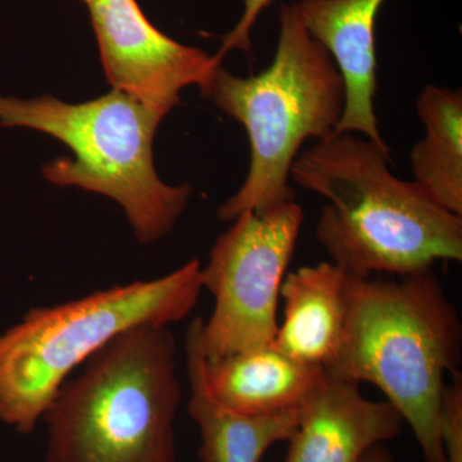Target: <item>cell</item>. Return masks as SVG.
Listing matches in <instances>:
<instances>
[{"label": "cell", "mask_w": 462, "mask_h": 462, "mask_svg": "<svg viewBox=\"0 0 462 462\" xmlns=\"http://www.w3.org/2000/svg\"><path fill=\"white\" fill-rule=\"evenodd\" d=\"M291 179L327 200L316 239L356 278L410 275L462 260V216L389 170V148L333 133L297 156Z\"/></svg>", "instance_id": "6da1fadb"}, {"label": "cell", "mask_w": 462, "mask_h": 462, "mask_svg": "<svg viewBox=\"0 0 462 462\" xmlns=\"http://www.w3.org/2000/svg\"><path fill=\"white\" fill-rule=\"evenodd\" d=\"M345 336L325 372L383 392L425 462H445L439 436L446 374L458 370L462 322L433 269L400 279L346 273Z\"/></svg>", "instance_id": "7a4b0ae2"}, {"label": "cell", "mask_w": 462, "mask_h": 462, "mask_svg": "<svg viewBox=\"0 0 462 462\" xmlns=\"http://www.w3.org/2000/svg\"><path fill=\"white\" fill-rule=\"evenodd\" d=\"M178 340L141 325L91 356L42 416L47 462H175Z\"/></svg>", "instance_id": "3957f363"}, {"label": "cell", "mask_w": 462, "mask_h": 462, "mask_svg": "<svg viewBox=\"0 0 462 462\" xmlns=\"http://www.w3.org/2000/svg\"><path fill=\"white\" fill-rule=\"evenodd\" d=\"M200 93L245 127L251 147L247 178L218 209L226 223L243 212L263 214L296 199L289 179L298 152L307 139L321 141L336 133L346 103L342 76L307 32L296 2L279 11L272 65L249 78L217 67Z\"/></svg>", "instance_id": "277c9868"}, {"label": "cell", "mask_w": 462, "mask_h": 462, "mask_svg": "<svg viewBox=\"0 0 462 462\" xmlns=\"http://www.w3.org/2000/svg\"><path fill=\"white\" fill-rule=\"evenodd\" d=\"M200 270L193 258L161 278L29 310L0 334V421L32 433L58 389L102 346L132 328L187 319L203 291Z\"/></svg>", "instance_id": "5b68a950"}, {"label": "cell", "mask_w": 462, "mask_h": 462, "mask_svg": "<svg viewBox=\"0 0 462 462\" xmlns=\"http://www.w3.org/2000/svg\"><path fill=\"white\" fill-rule=\"evenodd\" d=\"M163 120L141 102L112 89L89 102L69 105L50 96L21 100L0 97V126L29 127L71 149L42 169L60 187H79L123 207L142 245L167 236L187 208L193 190L161 180L153 142Z\"/></svg>", "instance_id": "8992f818"}, {"label": "cell", "mask_w": 462, "mask_h": 462, "mask_svg": "<svg viewBox=\"0 0 462 462\" xmlns=\"http://www.w3.org/2000/svg\"><path fill=\"white\" fill-rule=\"evenodd\" d=\"M305 214L296 200L263 214L245 211L216 240L202 288L215 298L203 325V352L218 360L272 345L281 288Z\"/></svg>", "instance_id": "52a82bcc"}, {"label": "cell", "mask_w": 462, "mask_h": 462, "mask_svg": "<svg viewBox=\"0 0 462 462\" xmlns=\"http://www.w3.org/2000/svg\"><path fill=\"white\" fill-rule=\"evenodd\" d=\"M89 8L108 83L162 117L182 89H200L223 62L160 32L136 0H94Z\"/></svg>", "instance_id": "ba28073f"}, {"label": "cell", "mask_w": 462, "mask_h": 462, "mask_svg": "<svg viewBox=\"0 0 462 462\" xmlns=\"http://www.w3.org/2000/svg\"><path fill=\"white\" fill-rule=\"evenodd\" d=\"M404 420L360 384L322 372L300 404V424L284 462H358L367 449L400 436Z\"/></svg>", "instance_id": "9c48e42d"}, {"label": "cell", "mask_w": 462, "mask_h": 462, "mask_svg": "<svg viewBox=\"0 0 462 462\" xmlns=\"http://www.w3.org/2000/svg\"><path fill=\"white\" fill-rule=\"evenodd\" d=\"M385 0H300L307 32L333 58L346 89V103L336 133H355L388 148L375 114L376 18Z\"/></svg>", "instance_id": "30bf717a"}, {"label": "cell", "mask_w": 462, "mask_h": 462, "mask_svg": "<svg viewBox=\"0 0 462 462\" xmlns=\"http://www.w3.org/2000/svg\"><path fill=\"white\" fill-rule=\"evenodd\" d=\"M202 318L185 334L184 351L190 397L188 413L199 427L200 462H261L270 447L289 442L300 424V406L270 415H247L230 409L209 391L205 378Z\"/></svg>", "instance_id": "8fae6325"}, {"label": "cell", "mask_w": 462, "mask_h": 462, "mask_svg": "<svg viewBox=\"0 0 462 462\" xmlns=\"http://www.w3.org/2000/svg\"><path fill=\"white\" fill-rule=\"evenodd\" d=\"M346 285V273L331 261L288 273L281 288L284 318L270 346L298 364L329 367L345 336Z\"/></svg>", "instance_id": "7c38bea8"}, {"label": "cell", "mask_w": 462, "mask_h": 462, "mask_svg": "<svg viewBox=\"0 0 462 462\" xmlns=\"http://www.w3.org/2000/svg\"><path fill=\"white\" fill-rule=\"evenodd\" d=\"M322 372L291 361L272 346L205 360L212 394L247 415H270L300 406Z\"/></svg>", "instance_id": "4fadbf2b"}, {"label": "cell", "mask_w": 462, "mask_h": 462, "mask_svg": "<svg viewBox=\"0 0 462 462\" xmlns=\"http://www.w3.org/2000/svg\"><path fill=\"white\" fill-rule=\"evenodd\" d=\"M425 135L411 152L415 182L437 205L462 216V94L427 85L416 100Z\"/></svg>", "instance_id": "5bb4252c"}, {"label": "cell", "mask_w": 462, "mask_h": 462, "mask_svg": "<svg viewBox=\"0 0 462 462\" xmlns=\"http://www.w3.org/2000/svg\"><path fill=\"white\" fill-rule=\"evenodd\" d=\"M440 407L439 436L445 462H462V374L451 373Z\"/></svg>", "instance_id": "9a60e30c"}, {"label": "cell", "mask_w": 462, "mask_h": 462, "mask_svg": "<svg viewBox=\"0 0 462 462\" xmlns=\"http://www.w3.org/2000/svg\"><path fill=\"white\" fill-rule=\"evenodd\" d=\"M273 0H245V9L238 23L231 32L223 36L220 50L215 54L221 60L231 51H240L249 53L252 50V32L256 25L258 17L263 14Z\"/></svg>", "instance_id": "2e32d148"}, {"label": "cell", "mask_w": 462, "mask_h": 462, "mask_svg": "<svg viewBox=\"0 0 462 462\" xmlns=\"http://www.w3.org/2000/svg\"><path fill=\"white\" fill-rule=\"evenodd\" d=\"M358 462H394V458L387 447L376 445L367 449Z\"/></svg>", "instance_id": "e0dca14e"}, {"label": "cell", "mask_w": 462, "mask_h": 462, "mask_svg": "<svg viewBox=\"0 0 462 462\" xmlns=\"http://www.w3.org/2000/svg\"><path fill=\"white\" fill-rule=\"evenodd\" d=\"M84 2L87 3L88 5H89L91 2H94V0H84Z\"/></svg>", "instance_id": "ac0fdd59"}]
</instances>
